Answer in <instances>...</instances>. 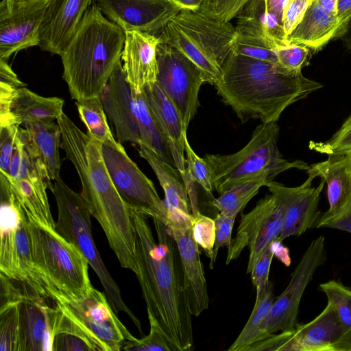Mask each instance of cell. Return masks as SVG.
<instances>
[{
  "instance_id": "obj_1",
  "label": "cell",
  "mask_w": 351,
  "mask_h": 351,
  "mask_svg": "<svg viewBox=\"0 0 351 351\" xmlns=\"http://www.w3.org/2000/svg\"><path fill=\"white\" fill-rule=\"evenodd\" d=\"M136 232L138 278L148 317L152 318L176 351L193 346L191 313L184 271L174 239L162 221L153 219L156 241L147 217L132 210Z\"/></svg>"
},
{
  "instance_id": "obj_2",
  "label": "cell",
  "mask_w": 351,
  "mask_h": 351,
  "mask_svg": "<svg viewBox=\"0 0 351 351\" xmlns=\"http://www.w3.org/2000/svg\"><path fill=\"white\" fill-rule=\"evenodd\" d=\"M57 123L61 130V147L77 171L81 194L91 215L101 226L121 266L136 274V232L132 210L112 183L103 157L102 143L82 132L64 112Z\"/></svg>"
},
{
  "instance_id": "obj_3",
  "label": "cell",
  "mask_w": 351,
  "mask_h": 351,
  "mask_svg": "<svg viewBox=\"0 0 351 351\" xmlns=\"http://www.w3.org/2000/svg\"><path fill=\"white\" fill-rule=\"evenodd\" d=\"M214 86L222 102L243 123L251 119L277 122L287 107L323 87L302 72L233 51L224 61Z\"/></svg>"
},
{
  "instance_id": "obj_4",
  "label": "cell",
  "mask_w": 351,
  "mask_h": 351,
  "mask_svg": "<svg viewBox=\"0 0 351 351\" xmlns=\"http://www.w3.org/2000/svg\"><path fill=\"white\" fill-rule=\"evenodd\" d=\"M125 39V31L91 3L60 55L73 99L99 97L121 61Z\"/></svg>"
},
{
  "instance_id": "obj_5",
  "label": "cell",
  "mask_w": 351,
  "mask_h": 351,
  "mask_svg": "<svg viewBox=\"0 0 351 351\" xmlns=\"http://www.w3.org/2000/svg\"><path fill=\"white\" fill-rule=\"evenodd\" d=\"M158 36L188 57L199 69L205 82L214 86L232 50L236 32L230 22L209 16L199 9L183 8Z\"/></svg>"
},
{
  "instance_id": "obj_6",
  "label": "cell",
  "mask_w": 351,
  "mask_h": 351,
  "mask_svg": "<svg viewBox=\"0 0 351 351\" xmlns=\"http://www.w3.org/2000/svg\"><path fill=\"white\" fill-rule=\"evenodd\" d=\"M279 133L277 122L261 123L239 152L228 155L206 154L203 158L210 168L214 189L221 194L264 173L274 179L292 168L307 171L310 166L306 162H289L282 157L277 143Z\"/></svg>"
},
{
  "instance_id": "obj_7",
  "label": "cell",
  "mask_w": 351,
  "mask_h": 351,
  "mask_svg": "<svg viewBox=\"0 0 351 351\" xmlns=\"http://www.w3.org/2000/svg\"><path fill=\"white\" fill-rule=\"evenodd\" d=\"M58 207L56 231L74 245L87 260L101 281L107 298L117 314L125 313L142 333L139 320L127 306L117 284L106 267L92 234L90 212L81 193L72 190L60 176L51 191Z\"/></svg>"
},
{
  "instance_id": "obj_8",
  "label": "cell",
  "mask_w": 351,
  "mask_h": 351,
  "mask_svg": "<svg viewBox=\"0 0 351 351\" xmlns=\"http://www.w3.org/2000/svg\"><path fill=\"white\" fill-rule=\"evenodd\" d=\"M28 218L34 263L49 285V293L58 291L73 298L85 296L93 287L87 260L56 228Z\"/></svg>"
},
{
  "instance_id": "obj_9",
  "label": "cell",
  "mask_w": 351,
  "mask_h": 351,
  "mask_svg": "<svg viewBox=\"0 0 351 351\" xmlns=\"http://www.w3.org/2000/svg\"><path fill=\"white\" fill-rule=\"evenodd\" d=\"M0 274L48 291L34 263L29 218L6 176L0 173Z\"/></svg>"
},
{
  "instance_id": "obj_10",
  "label": "cell",
  "mask_w": 351,
  "mask_h": 351,
  "mask_svg": "<svg viewBox=\"0 0 351 351\" xmlns=\"http://www.w3.org/2000/svg\"><path fill=\"white\" fill-rule=\"evenodd\" d=\"M1 302H15L19 330V351H52L58 313L55 300L43 287L0 274Z\"/></svg>"
},
{
  "instance_id": "obj_11",
  "label": "cell",
  "mask_w": 351,
  "mask_h": 351,
  "mask_svg": "<svg viewBox=\"0 0 351 351\" xmlns=\"http://www.w3.org/2000/svg\"><path fill=\"white\" fill-rule=\"evenodd\" d=\"M59 309L88 336L98 351L121 350L135 337L117 316L105 293L94 287L83 297L51 293Z\"/></svg>"
},
{
  "instance_id": "obj_12",
  "label": "cell",
  "mask_w": 351,
  "mask_h": 351,
  "mask_svg": "<svg viewBox=\"0 0 351 351\" xmlns=\"http://www.w3.org/2000/svg\"><path fill=\"white\" fill-rule=\"evenodd\" d=\"M104 162L120 197L132 210L165 224L167 209L154 183L128 156L123 147L114 148L102 144Z\"/></svg>"
},
{
  "instance_id": "obj_13",
  "label": "cell",
  "mask_w": 351,
  "mask_h": 351,
  "mask_svg": "<svg viewBox=\"0 0 351 351\" xmlns=\"http://www.w3.org/2000/svg\"><path fill=\"white\" fill-rule=\"evenodd\" d=\"M156 57V83L175 104L187 128L199 106V92L205 82L203 75L184 53L161 40Z\"/></svg>"
},
{
  "instance_id": "obj_14",
  "label": "cell",
  "mask_w": 351,
  "mask_h": 351,
  "mask_svg": "<svg viewBox=\"0 0 351 351\" xmlns=\"http://www.w3.org/2000/svg\"><path fill=\"white\" fill-rule=\"evenodd\" d=\"M236 17V38L232 51L278 64L274 49L289 42L282 23L267 11L266 1H248Z\"/></svg>"
},
{
  "instance_id": "obj_15",
  "label": "cell",
  "mask_w": 351,
  "mask_h": 351,
  "mask_svg": "<svg viewBox=\"0 0 351 351\" xmlns=\"http://www.w3.org/2000/svg\"><path fill=\"white\" fill-rule=\"evenodd\" d=\"M326 260L325 238L321 235L311 242L293 271L288 286L276 298L268 316L261 324L258 341L278 332L295 328L303 293L317 269Z\"/></svg>"
},
{
  "instance_id": "obj_16",
  "label": "cell",
  "mask_w": 351,
  "mask_h": 351,
  "mask_svg": "<svg viewBox=\"0 0 351 351\" xmlns=\"http://www.w3.org/2000/svg\"><path fill=\"white\" fill-rule=\"evenodd\" d=\"M283 227V210L271 194L261 199L248 213L242 215L235 237L232 239L226 264L237 259L249 246L247 274L267 247L278 238Z\"/></svg>"
},
{
  "instance_id": "obj_17",
  "label": "cell",
  "mask_w": 351,
  "mask_h": 351,
  "mask_svg": "<svg viewBox=\"0 0 351 351\" xmlns=\"http://www.w3.org/2000/svg\"><path fill=\"white\" fill-rule=\"evenodd\" d=\"M56 0H18L0 3V59L39 46L41 28Z\"/></svg>"
},
{
  "instance_id": "obj_18",
  "label": "cell",
  "mask_w": 351,
  "mask_h": 351,
  "mask_svg": "<svg viewBox=\"0 0 351 351\" xmlns=\"http://www.w3.org/2000/svg\"><path fill=\"white\" fill-rule=\"evenodd\" d=\"M193 217L180 211L167 210L165 226L179 251L191 313L198 317L208 308L209 297L199 245L193 237Z\"/></svg>"
},
{
  "instance_id": "obj_19",
  "label": "cell",
  "mask_w": 351,
  "mask_h": 351,
  "mask_svg": "<svg viewBox=\"0 0 351 351\" xmlns=\"http://www.w3.org/2000/svg\"><path fill=\"white\" fill-rule=\"evenodd\" d=\"M308 176L303 184L295 187L285 186L274 181L266 185L283 210V227L278 238L280 241L291 236H300L315 227L321 216L319 202L325 182L322 179L317 186H312L315 177Z\"/></svg>"
},
{
  "instance_id": "obj_20",
  "label": "cell",
  "mask_w": 351,
  "mask_h": 351,
  "mask_svg": "<svg viewBox=\"0 0 351 351\" xmlns=\"http://www.w3.org/2000/svg\"><path fill=\"white\" fill-rule=\"evenodd\" d=\"M104 14L125 32L136 30L158 36L182 9L175 1L96 0Z\"/></svg>"
},
{
  "instance_id": "obj_21",
  "label": "cell",
  "mask_w": 351,
  "mask_h": 351,
  "mask_svg": "<svg viewBox=\"0 0 351 351\" xmlns=\"http://www.w3.org/2000/svg\"><path fill=\"white\" fill-rule=\"evenodd\" d=\"M99 98L114 127L117 141L138 145L141 139L132 88L127 80L121 61L111 74Z\"/></svg>"
},
{
  "instance_id": "obj_22",
  "label": "cell",
  "mask_w": 351,
  "mask_h": 351,
  "mask_svg": "<svg viewBox=\"0 0 351 351\" xmlns=\"http://www.w3.org/2000/svg\"><path fill=\"white\" fill-rule=\"evenodd\" d=\"M351 331L340 319L333 305L312 321L296 324L292 330L290 351H350Z\"/></svg>"
},
{
  "instance_id": "obj_23",
  "label": "cell",
  "mask_w": 351,
  "mask_h": 351,
  "mask_svg": "<svg viewBox=\"0 0 351 351\" xmlns=\"http://www.w3.org/2000/svg\"><path fill=\"white\" fill-rule=\"evenodd\" d=\"M150 113L168 147L174 165L186 184L184 140L187 128L173 101L157 83L143 89Z\"/></svg>"
},
{
  "instance_id": "obj_24",
  "label": "cell",
  "mask_w": 351,
  "mask_h": 351,
  "mask_svg": "<svg viewBox=\"0 0 351 351\" xmlns=\"http://www.w3.org/2000/svg\"><path fill=\"white\" fill-rule=\"evenodd\" d=\"M125 32L121 62L128 82L133 89H143L156 83L158 67L156 48L158 36L132 30Z\"/></svg>"
},
{
  "instance_id": "obj_25",
  "label": "cell",
  "mask_w": 351,
  "mask_h": 351,
  "mask_svg": "<svg viewBox=\"0 0 351 351\" xmlns=\"http://www.w3.org/2000/svg\"><path fill=\"white\" fill-rule=\"evenodd\" d=\"M64 101L57 97H43L25 86L16 88L9 97H0V126H20L28 121H57Z\"/></svg>"
},
{
  "instance_id": "obj_26",
  "label": "cell",
  "mask_w": 351,
  "mask_h": 351,
  "mask_svg": "<svg viewBox=\"0 0 351 351\" xmlns=\"http://www.w3.org/2000/svg\"><path fill=\"white\" fill-rule=\"evenodd\" d=\"M93 0H56L40 32L43 51L60 55Z\"/></svg>"
},
{
  "instance_id": "obj_27",
  "label": "cell",
  "mask_w": 351,
  "mask_h": 351,
  "mask_svg": "<svg viewBox=\"0 0 351 351\" xmlns=\"http://www.w3.org/2000/svg\"><path fill=\"white\" fill-rule=\"evenodd\" d=\"M350 19L329 14L316 0H313L302 21L287 36V40L317 52L332 39H341Z\"/></svg>"
},
{
  "instance_id": "obj_28",
  "label": "cell",
  "mask_w": 351,
  "mask_h": 351,
  "mask_svg": "<svg viewBox=\"0 0 351 351\" xmlns=\"http://www.w3.org/2000/svg\"><path fill=\"white\" fill-rule=\"evenodd\" d=\"M307 173L327 184L329 208L319 219L335 215L351 202V153L328 155L325 161L311 165Z\"/></svg>"
},
{
  "instance_id": "obj_29",
  "label": "cell",
  "mask_w": 351,
  "mask_h": 351,
  "mask_svg": "<svg viewBox=\"0 0 351 351\" xmlns=\"http://www.w3.org/2000/svg\"><path fill=\"white\" fill-rule=\"evenodd\" d=\"M22 125L29 148L44 165L50 179L56 180L60 176L61 169L59 149L62 134L58 123L34 120L26 121Z\"/></svg>"
},
{
  "instance_id": "obj_30",
  "label": "cell",
  "mask_w": 351,
  "mask_h": 351,
  "mask_svg": "<svg viewBox=\"0 0 351 351\" xmlns=\"http://www.w3.org/2000/svg\"><path fill=\"white\" fill-rule=\"evenodd\" d=\"M138 146L139 155L149 163L164 191L167 210L192 215L187 189L179 171L147 145L139 143Z\"/></svg>"
},
{
  "instance_id": "obj_31",
  "label": "cell",
  "mask_w": 351,
  "mask_h": 351,
  "mask_svg": "<svg viewBox=\"0 0 351 351\" xmlns=\"http://www.w3.org/2000/svg\"><path fill=\"white\" fill-rule=\"evenodd\" d=\"M274 178L267 173H262L237 184L220 194L211 204L223 214L237 216L258 193L260 188L266 186Z\"/></svg>"
},
{
  "instance_id": "obj_32",
  "label": "cell",
  "mask_w": 351,
  "mask_h": 351,
  "mask_svg": "<svg viewBox=\"0 0 351 351\" xmlns=\"http://www.w3.org/2000/svg\"><path fill=\"white\" fill-rule=\"evenodd\" d=\"M76 106L79 117L85 125L89 135L110 147H123L112 135L99 97L76 101Z\"/></svg>"
},
{
  "instance_id": "obj_33",
  "label": "cell",
  "mask_w": 351,
  "mask_h": 351,
  "mask_svg": "<svg viewBox=\"0 0 351 351\" xmlns=\"http://www.w3.org/2000/svg\"><path fill=\"white\" fill-rule=\"evenodd\" d=\"M132 93L141 134L140 143L147 145L165 161L172 166L174 165L165 139L150 113L143 91H136L132 88Z\"/></svg>"
},
{
  "instance_id": "obj_34",
  "label": "cell",
  "mask_w": 351,
  "mask_h": 351,
  "mask_svg": "<svg viewBox=\"0 0 351 351\" xmlns=\"http://www.w3.org/2000/svg\"><path fill=\"white\" fill-rule=\"evenodd\" d=\"M184 152L186 154V182L185 184L192 215H197L198 209L197 192L195 183L199 184L206 192L212 195L214 189L210 168L204 158L198 156L191 147L186 134L184 140Z\"/></svg>"
},
{
  "instance_id": "obj_35",
  "label": "cell",
  "mask_w": 351,
  "mask_h": 351,
  "mask_svg": "<svg viewBox=\"0 0 351 351\" xmlns=\"http://www.w3.org/2000/svg\"><path fill=\"white\" fill-rule=\"evenodd\" d=\"M275 299L273 285L270 282L264 293L256 295L252 313L228 351H245L250 346L258 341L261 324L268 316Z\"/></svg>"
},
{
  "instance_id": "obj_36",
  "label": "cell",
  "mask_w": 351,
  "mask_h": 351,
  "mask_svg": "<svg viewBox=\"0 0 351 351\" xmlns=\"http://www.w3.org/2000/svg\"><path fill=\"white\" fill-rule=\"evenodd\" d=\"M63 350L98 351V349L84 331L58 308L53 332L52 351Z\"/></svg>"
},
{
  "instance_id": "obj_37",
  "label": "cell",
  "mask_w": 351,
  "mask_h": 351,
  "mask_svg": "<svg viewBox=\"0 0 351 351\" xmlns=\"http://www.w3.org/2000/svg\"><path fill=\"white\" fill-rule=\"evenodd\" d=\"M19 330L16 306L13 301L1 302L0 351H19Z\"/></svg>"
},
{
  "instance_id": "obj_38",
  "label": "cell",
  "mask_w": 351,
  "mask_h": 351,
  "mask_svg": "<svg viewBox=\"0 0 351 351\" xmlns=\"http://www.w3.org/2000/svg\"><path fill=\"white\" fill-rule=\"evenodd\" d=\"M319 289L333 305L344 326L351 331V289L335 280L320 284Z\"/></svg>"
},
{
  "instance_id": "obj_39",
  "label": "cell",
  "mask_w": 351,
  "mask_h": 351,
  "mask_svg": "<svg viewBox=\"0 0 351 351\" xmlns=\"http://www.w3.org/2000/svg\"><path fill=\"white\" fill-rule=\"evenodd\" d=\"M309 148L328 156L351 153V114L328 140L311 141Z\"/></svg>"
},
{
  "instance_id": "obj_40",
  "label": "cell",
  "mask_w": 351,
  "mask_h": 351,
  "mask_svg": "<svg viewBox=\"0 0 351 351\" xmlns=\"http://www.w3.org/2000/svg\"><path fill=\"white\" fill-rule=\"evenodd\" d=\"M149 333L141 339L134 338L127 341L122 350L128 351H176L175 348L167 340L156 322L148 317Z\"/></svg>"
},
{
  "instance_id": "obj_41",
  "label": "cell",
  "mask_w": 351,
  "mask_h": 351,
  "mask_svg": "<svg viewBox=\"0 0 351 351\" xmlns=\"http://www.w3.org/2000/svg\"><path fill=\"white\" fill-rule=\"evenodd\" d=\"M274 51L278 64L293 72H302L310 52L308 47L294 43L278 46Z\"/></svg>"
},
{
  "instance_id": "obj_42",
  "label": "cell",
  "mask_w": 351,
  "mask_h": 351,
  "mask_svg": "<svg viewBox=\"0 0 351 351\" xmlns=\"http://www.w3.org/2000/svg\"><path fill=\"white\" fill-rule=\"evenodd\" d=\"M192 225L195 241L210 258L215 241V220L199 212L193 217Z\"/></svg>"
},
{
  "instance_id": "obj_43",
  "label": "cell",
  "mask_w": 351,
  "mask_h": 351,
  "mask_svg": "<svg viewBox=\"0 0 351 351\" xmlns=\"http://www.w3.org/2000/svg\"><path fill=\"white\" fill-rule=\"evenodd\" d=\"M250 0H203L199 10L223 22H230Z\"/></svg>"
},
{
  "instance_id": "obj_44",
  "label": "cell",
  "mask_w": 351,
  "mask_h": 351,
  "mask_svg": "<svg viewBox=\"0 0 351 351\" xmlns=\"http://www.w3.org/2000/svg\"><path fill=\"white\" fill-rule=\"evenodd\" d=\"M237 216L229 215L220 213L215 217V241L209 267L213 269L217 253L220 247H226L228 250L232 241V231Z\"/></svg>"
},
{
  "instance_id": "obj_45",
  "label": "cell",
  "mask_w": 351,
  "mask_h": 351,
  "mask_svg": "<svg viewBox=\"0 0 351 351\" xmlns=\"http://www.w3.org/2000/svg\"><path fill=\"white\" fill-rule=\"evenodd\" d=\"M271 243L258 258L250 272L252 282L256 290V295L264 293L270 283L269 274L274 256Z\"/></svg>"
},
{
  "instance_id": "obj_46",
  "label": "cell",
  "mask_w": 351,
  "mask_h": 351,
  "mask_svg": "<svg viewBox=\"0 0 351 351\" xmlns=\"http://www.w3.org/2000/svg\"><path fill=\"white\" fill-rule=\"evenodd\" d=\"M16 125L0 126V173L9 175L19 128Z\"/></svg>"
},
{
  "instance_id": "obj_47",
  "label": "cell",
  "mask_w": 351,
  "mask_h": 351,
  "mask_svg": "<svg viewBox=\"0 0 351 351\" xmlns=\"http://www.w3.org/2000/svg\"><path fill=\"white\" fill-rule=\"evenodd\" d=\"M313 0H289L284 12L282 25L287 37L302 21Z\"/></svg>"
},
{
  "instance_id": "obj_48",
  "label": "cell",
  "mask_w": 351,
  "mask_h": 351,
  "mask_svg": "<svg viewBox=\"0 0 351 351\" xmlns=\"http://www.w3.org/2000/svg\"><path fill=\"white\" fill-rule=\"evenodd\" d=\"M316 228H330L351 233V202L335 215L318 219Z\"/></svg>"
},
{
  "instance_id": "obj_49",
  "label": "cell",
  "mask_w": 351,
  "mask_h": 351,
  "mask_svg": "<svg viewBox=\"0 0 351 351\" xmlns=\"http://www.w3.org/2000/svg\"><path fill=\"white\" fill-rule=\"evenodd\" d=\"M0 84L11 86L15 88L26 86L17 75L13 71L8 61L0 59Z\"/></svg>"
},
{
  "instance_id": "obj_50",
  "label": "cell",
  "mask_w": 351,
  "mask_h": 351,
  "mask_svg": "<svg viewBox=\"0 0 351 351\" xmlns=\"http://www.w3.org/2000/svg\"><path fill=\"white\" fill-rule=\"evenodd\" d=\"M267 11L275 15L282 24L285 8L289 0H265ZM283 26V25H282Z\"/></svg>"
},
{
  "instance_id": "obj_51",
  "label": "cell",
  "mask_w": 351,
  "mask_h": 351,
  "mask_svg": "<svg viewBox=\"0 0 351 351\" xmlns=\"http://www.w3.org/2000/svg\"><path fill=\"white\" fill-rule=\"evenodd\" d=\"M271 245L274 251V256H276L286 266H289L291 263L289 250L282 245V241L278 238L271 243Z\"/></svg>"
},
{
  "instance_id": "obj_52",
  "label": "cell",
  "mask_w": 351,
  "mask_h": 351,
  "mask_svg": "<svg viewBox=\"0 0 351 351\" xmlns=\"http://www.w3.org/2000/svg\"><path fill=\"white\" fill-rule=\"evenodd\" d=\"M322 8L332 15H337L339 0H316Z\"/></svg>"
},
{
  "instance_id": "obj_53",
  "label": "cell",
  "mask_w": 351,
  "mask_h": 351,
  "mask_svg": "<svg viewBox=\"0 0 351 351\" xmlns=\"http://www.w3.org/2000/svg\"><path fill=\"white\" fill-rule=\"evenodd\" d=\"M337 14L351 18V0H339Z\"/></svg>"
},
{
  "instance_id": "obj_54",
  "label": "cell",
  "mask_w": 351,
  "mask_h": 351,
  "mask_svg": "<svg viewBox=\"0 0 351 351\" xmlns=\"http://www.w3.org/2000/svg\"><path fill=\"white\" fill-rule=\"evenodd\" d=\"M182 8L197 10L202 5L203 0H173Z\"/></svg>"
},
{
  "instance_id": "obj_55",
  "label": "cell",
  "mask_w": 351,
  "mask_h": 351,
  "mask_svg": "<svg viewBox=\"0 0 351 351\" xmlns=\"http://www.w3.org/2000/svg\"><path fill=\"white\" fill-rule=\"evenodd\" d=\"M346 49L351 51V18L348 22L346 32L341 38Z\"/></svg>"
},
{
  "instance_id": "obj_56",
  "label": "cell",
  "mask_w": 351,
  "mask_h": 351,
  "mask_svg": "<svg viewBox=\"0 0 351 351\" xmlns=\"http://www.w3.org/2000/svg\"><path fill=\"white\" fill-rule=\"evenodd\" d=\"M4 2H5L6 3H10L12 2H13L14 0H3Z\"/></svg>"
},
{
  "instance_id": "obj_57",
  "label": "cell",
  "mask_w": 351,
  "mask_h": 351,
  "mask_svg": "<svg viewBox=\"0 0 351 351\" xmlns=\"http://www.w3.org/2000/svg\"><path fill=\"white\" fill-rule=\"evenodd\" d=\"M158 1H174L173 0H158Z\"/></svg>"
},
{
  "instance_id": "obj_58",
  "label": "cell",
  "mask_w": 351,
  "mask_h": 351,
  "mask_svg": "<svg viewBox=\"0 0 351 351\" xmlns=\"http://www.w3.org/2000/svg\"><path fill=\"white\" fill-rule=\"evenodd\" d=\"M14 1H18V0H14Z\"/></svg>"
},
{
  "instance_id": "obj_59",
  "label": "cell",
  "mask_w": 351,
  "mask_h": 351,
  "mask_svg": "<svg viewBox=\"0 0 351 351\" xmlns=\"http://www.w3.org/2000/svg\"><path fill=\"white\" fill-rule=\"evenodd\" d=\"M350 351H351V349H350Z\"/></svg>"
}]
</instances>
